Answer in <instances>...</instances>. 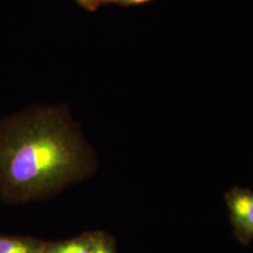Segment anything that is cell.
<instances>
[{"label":"cell","mask_w":253,"mask_h":253,"mask_svg":"<svg viewBox=\"0 0 253 253\" xmlns=\"http://www.w3.org/2000/svg\"><path fill=\"white\" fill-rule=\"evenodd\" d=\"M94 153L63 111L35 108L0 122V197L42 199L94 173Z\"/></svg>","instance_id":"6da1fadb"},{"label":"cell","mask_w":253,"mask_h":253,"mask_svg":"<svg viewBox=\"0 0 253 253\" xmlns=\"http://www.w3.org/2000/svg\"><path fill=\"white\" fill-rule=\"evenodd\" d=\"M225 202L235 239L248 246L253 240V190L235 187L228 190Z\"/></svg>","instance_id":"7a4b0ae2"},{"label":"cell","mask_w":253,"mask_h":253,"mask_svg":"<svg viewBox=\"0 0 253 253\" xmlns=\"http://www.w3.org/2000/svg\"><path fill=\"white\" fill-rule=\"evenodd\" d=\"M101 232L85 233L69 240L46 242L43 253H90Z\"/></svg>","instance_id":"3957f363"},{"label":"cell","mask_w":253,"mask_h":253,"mask_svg":"<svg viewBox=\"0 0 253 253\" xmlns=\"http://www.w3.org/2000/svg\"><path fill=\"white\" fill-rule=\"evenodd\" d=\"M45 245L33 237L0 235V253H43Z\"/></svg>","instance_id":"277c9868"},{"label":"cell","mask_w":253,"mask_h":253,"mask_svg":"<svg viewBox=\"0 0 253 253\" xmlns=\"http://www.w3.org/2000/svg\"><path fill=\"white\" fill-rule=\"evenodd\" d=\"M90 253H117V251L114 241L110 238V236L101 232L97 243L92 249Z\"/></svg>","instance_id":"5b68a950"},{"label":"cell","mask_w":253,"mask_h":253,"mask_svg":"<svg viewBox=\"0 0 253 253\" xmlns=\"http://www.w3.org/2000/svg\"><path fill=\"white\" fill-rule=\"evenodd\" d=\"M82 5L89 8V7H95L96 6V0H78Z\"/></svg>","instance_id":"8992f818"},{"label":"cell","mask_w":253,"mask_h":253,"mask_svg":"<svg viewBox=\"0 0 253 253\" xmlns=\"http://www.w3.org/2000/svg\"><path fill=\"white\" fill-rule=\"evenodd\" d=\"M122 1L128 3V4H140V3H144V2L149 1V0H122Z\"/></svg>","instance_id":"52a82bcc"}]
</instances>
